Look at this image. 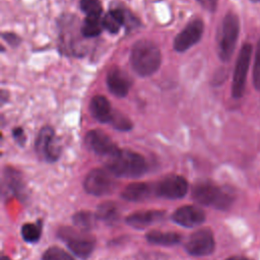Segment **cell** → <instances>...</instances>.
Returning <instances> with one entry per match:
<instances>
[{
    "mask_svg": "<svg viewBox=\"0 0 260 260\" xmlns=\"http://www.w3.org/2000/svg\"><path fill=\"white\" fill-rule=\"evenodd\" d=\"M80 8L87 15H102L100 0H80Z\"/></svg>",
    "mask_w": 260,
    "mask_h": 260,
    "instance_id": "25",
    "label": "cell"
},
{
    "mask_svg": "<svg viewBox=\"0 0 260 260\" xmlns=\"http://www.w3.org/2000/svg\"><path fill=\"white\" fill-rule=\"evenodd\" d=\"M42 260H74V259L65 250L59 247H50L44 252L42 256Z\"/></svg>",
    "mask_w": 260,
    "mask_h": 260,
    "instance_id": "24",
    "label": "cell"
},
{
    "mask_svg": "<svg viewBox=\"0 0 260 260\" xmlns=\"http://www.w3.org/2000/svg\"><path fill=\"white\" fill-rule=\"evenodd\" d=\"M197 1L203 8H205L210 12L215 11L217 7V2H218V0H197Z\"/></svg>",
    "mask_w": 260,
    "mask_h": 260,
    "instance_id": "28",
    "label": "cell"
},
{
    "mask_svg": "<svg viewBox=\"0 0 260 260\" xmlns=\"http://www.w3.org/2000/svg\"><path fill=\"white\" fill-rule=\"evenodd\" d=\"M59 237L67 244L71 252L79 258H87L94 249V240L89 236L71 229H63Z\"/></svg>",
    "mask_w": 260,
    "mask_h": 260,
    "instance_id": "8",
    "label": "cell"
},
{
    "mask_svg": "<svg viewBox=\"0 0 260 260\" xmlns=\"http://www.w3.org/2000/svg\"><path fill=\"white\" fill-rule=\"evenodd\" d=\"M12 134H13V137L15 138V140H16L18 143L22 144V143L24 142L25 136H24V132H23L22 128H20V127L14 128L13 131H12Z\"/></svg>",
    "mask_w": 260,
    "mask_h": 260,
    "instance_id": "29",
    "label": "cell"
},
{
    "mask_svg": "<svg viewBox=\"0 0 260 260\" xmlns=\"http://www.w3.org/2000/svg\"><path fill=\"white\" fill-rule=\"evenodd\" d=\"M152 188L146 183H132L128 185L122 192V197L127 201L137 202L148 198L151 194Z\"/></svg>",
    "mask_w": 260,
    "mask_h": 260,
    "instance_id": "17",
    "label": "cell"
},
{
    "mask_svg": "<svg viewBox=\"0 0 260 260\" xmlns=\"http://www.w3.org/2000/svg\"><path fill=\"white\" fill-rule=\"evenodd\" d=\"M113 176L109 170H91L83 182L85 191L93 196H103L111 193L116 186Z\"/></svg>",
    "mask_w": 260,
    "mask_h": 260,
    "instance_id": "6",
    "label": "cell"
},
{
    "mask_svg": "<svg viewBox=\"0 0 260 260\" xmlns=\"http://www.w3.org/2000/svg\"><path fill=\"white\" fill-rule=\"evenodd\" d=\"M107 86L109 90L118 98L127 95L131 87L129 76L119 68H112L107 74Z\"/></svg>",
    "mask_w": 260,
    "mask_h": 260,
    "instance_id": "14",
    "label": "cell"
},
{
    "mask_svg": "<svg viewBox=\"0 0 260 260\" xmlns=\"http://www.w3.org/2000/svg\"><path fill=\"white\" fill-rule=\"evenodd\" d=\"M86 146L94 153L110 157L119 150L112 139L102 130H90L85 135Z\"/></svg>",
    "mask_w": 260,
    "mask_h": 260,
    "instance_id": "12",
    "label": "cell"
},
{
    "mask_svg": "<svg viewBox=\"0 0 260 260\" xmlns=\"http://www.w3.org/2000/svg\"><path fill=\"white\" fill-rule=\"evenodd\" d=\"M3 39L7 42V43H9V44H11V45H16L17 44V42L19 41V39L17 38V36H15V35H12V34H3Z\"/></svg>",
    "mask_w": 260,
    "mask_h": 260,
    "instance_id": "30",
    "label": "cell"
},
{
    "mask_svg": "<svg viewBox=\"0 0 260 260\" xmlns=\"http://www.w3.org/2000/svg\"><path fill=\"white\" fill-rule=\"evenodd\" d=\"M252 2H254V3H258V2H260V0H251Z\"/></svg>",
    "mask_w": 260,
    "mask_h": 260,
    "instance_id": "33",
    "label": "cell"
},
{
    "mask_svg": "<svg viewBox=\"0 0 260 260\" xmlns=\"http://www.w3.org/2000/svg\"><path fill=\"white\" fill-rule=\"evenodd\" d=\"M173 220L185 228H195L205 220V213L202 209L193 205L182 206L173 213Z\"/></svg>",
    "mask_w": 260,
    "mask_h": 260,
    "instance_id": "13",
    "label": "cell"
},
{
    "mask_svg": "<svg viewBox=\"0 0 260 260\" xmlns=\"http://www.w3.org/2000/svg\"><path fill=\"white\" fill-rule=\"evenodd\" d=\"M165 213L161 211L156 210H149V211H140L130 214L126 218V222L134 228V229H144L152 223L161 220Z\"/></svg>",
    "mask_w": 260,
    "mask_h": 260,
    "instance_id": "16",
    "label": "cell"
},
{
    "mask_svg": "<svg viewBox=\"0 0 260 260\" xmlns=\"http://www.w3.org/2000/svg\"><path fill=\"white\" fill-rule=\"evenodd\" d=\"M192 197L202 205L212 206L222 210L228 209L233 202L231 193L210 182H202L194 186Z\"/></svg>",
    "mask_w": 260,
    "mask_h": 260,
    "instance_id": "4",
    "label": "cell"
},
{
    "mask_svg": "<svg viewBox=\"0 0 260 260\" xmlns=\"http://www.w3.org/2000/svg\"><path fill=\"white\" fill-rule=\"evenodd\" d=\"M35 149L39 157L43 160L56 161L61 153V148L57 142L55 132L50 126L43 127L36 139Z\"/></svg>",
    "mask_w": 260,
    "mask_h": 260,
    "instance_id": "7",
    "label": "cell"
},
{
    "mask_svg": "<svg viewBox=\"0 0 260 260\" xmlns=\"http://www.w3.org/2000/svg\"><path fill=\"white\" fill-rule=\"evenodd\" d=\"M240 32L239 17L229 12L222 18L217 35V53L221 61L228 62L235 51Z\"/></svg>",
    "mask_w": 260,
    "mask_h": 260,
    "instance_id": "3",
    "label": "cell"
},
{
    "mask_svg": "<svg viewBox=\"0 0 260 260\" xmlns=\"http://www.w3.org/2000/svg\"><path fill=\"white\" fill-rule=\"evenodd\" d=\"M204 30V24L201 19H193L191 20L175 38L174 40V49L183 53L189 50L191 47L196 45Z\"/></svg>",
    "mask_w": 260,
    "mask_h": 260,
    "instance_id": "9",
    "label": "cell"
},
{
    "mask_svg": "<svg viewBox=\"0 0 260 260\" xmlns=\"http://www.w3.org/2000/svg\"><path fill=\"white\" fill-rule=\"evenodd\" d=\"M146 239L149 243L160 246H173L181 241V235L173 232L151 231L146 234Z\"/></svg>",
    "mask_w": 260,
    "mask_h": 260,
    "instance_id": "19",
    "label": "cell"
},
{
    "mask_svg": "<svg viewBox=\"0 0 260 260\" xmlns=\"http://www.w3.org/2000/svg\"><path fill=\"white\" fill-rule=\"evenodd\" d=\"M225 260H250V259L247 257H244V256H232V257L226 258Z\"/></svg>",
    "mask_w": 260,
    "mask_h": 260,
    "instance_id": "31",
    "label": "cell"
},
{
    "mask_svg": "<svg viewBox=\"0 0 260 260\" xmlns=\"http://www.w3.org/2000/svg\"><path fill=\"white\" fill-rule=\"evenodd\" d=\"M1 260H10L8 257H6V256H4V257H2V259Z\"/></svg>",
    "mask_w": 260,
    "mask_h": 260,
    "instance_id": "32",
    "label": "cell"
},
{
    "mask_svg": "<svg viewBox=\"0 0 260 260\" xmlns=\"http://www.w3.org/2000/svg\"><path fill=\"white\" fill-rule=\"evenodd\" d=\"M107 170L116 177L138 178L147 170L145 158L132 150L119 149L108 157Z\"/></svg>",
    "mask_w": 260,
    "mask_h": 260,
    "instance_id": "2",
    "label": "cell"
},
{
    "mask_svg": "<svg viewBox=\"0 0 260 260\" xmlns=\"http://www.w3.org/2000/svg\"><path fill=\"white\" fill-rule=\"evenodd\" d=\"M252 51V45L246 43L242 46L240 53L238 55L232 82V95L235 99L242 98L245 92L247 74L249 71Z\"/></svg>",
    "mask_w": 260,
    "mask_h": 260,
    "instance_id": "5",
    "label": "cell"
},
{
    "mask_svg": "<svg viewBox=\"0 0 260 260\" xmlns=\"http://www.w3.org/2000/svg\"><path fill=\"white\" fill-rule=\"evenodd\" d=\"M253 85L255 89L260 91V40L257 43L255 61L253 67Z\"/></svg>",
    "mask_w": 260,
    "mask_h": 260,
    "instance_id": "26",
    "label": "cell"
},
{
    "mask_svg": "<svg viewBox=\"0 0 260 260\" xmlns=\"http://www.w3.org/2000/svg\"><path fill=\"white\" fill-rule=\"evenodd\" d=\"M89 112L91 116L101 123H110L114 115L109 101L104 95H95L91 99Z\"/></svg>",
    "mask_w": 260,
    "mask_h": 260,
    "instance_id": "15",
    "label": "cell"
},
{
    "mask_svg": "<svg viewBox=\"0 0 260 260\" xmlns=\"http://www.w3.org/2000/svg\"><path fill=\"white\" fill-rule=\"evenodd\" d=\"M110 124L120 131H128L132 128V123L126 117L118 113H114Z\"/></svg>",
    "mask_w": 260,
    "mask_h": 260,
    "instance_id": "27",
    "label": "cell"
},
{
    "mask_svg": "<svg viewBox=\"0 0 260 260\" xmlns=\"http://www.w3.org/2000/svg\"><path fill=\"white\" fill-rule=\"evenodd\" d=\"M127 15L122 9L110 10L103 18V26L111 34H117L126 23Z\"/></svg>",
    "mask_w": 260,
    "mask_h": 260,
    "instance_id": "18",
    "label": "cell"
},
{
    "mask_svg": "<svg viewBox=\"0 0 260 260\" xmlns=\"http://www.w3.org/2000/svg\"><path fill=\"white\" fill-rule=\"evenodd\" d=\"M103 19L99 15H87L81 25V35L85 38L98 37L103 30Z\"/></svg>",
    "mask_w": 260,
    "mask_h": 260,
    "instance_id": "20",
    "label": "cell"
},
{
    "mask_svg": "<svg viewBox=\"0 0 260 260\" xmlns=\"http://www.w3.org/2000/svg\"><path fill=\"white\" fill-rule=\"evenodd\" d=\"M95 219H96V215L86 211H79L73 216L74 224L78 226L81 231L90 230L94 225Z\"/></svg>",
    "mask_w": 260,
    "mask_h": 260,
    "instance_id": "22",
    "label": "cell"
},
{
    "mask_svg": "<svg viewBox=\"0 0 260 260\" xmlns=\"http://www.w3.org/2000/svg\"><path fill=\"white\" fill-rule=\"evenodd\" d=\"M130 63L133 70L140 76H149L157 71L161 63L158 47L148 40L134 43L130 53Z\"/></svg>",
    "mask_w": 260,
    "mask_h": 260,
    "instance_id": "1",
    "label": "cell"
},
{
    "mask_svg": "<svg viewBox=\"0 0 260 260\" xmlns=\"http://www.w3.org/2000/svg\"><path fill=\"white\" fill-rule=\"evenodd\" d=\"M41 234H42V228L40 223L28 222V223H24L21 228L22 239L25 242L30 244L37 243L41 238Z\"/></svg>",
    "mask_w": 260,
    "mask_h": 260,
    "instance_id": "21",
    "label": "cell"
},
{
    "mask_svg": "<svg viewBox=\"0 0 260 260\" xmlns=\"http://www.w3.org/2000/svg\"><path fill=\"white\" fill-rule=\"evenodd\" d=\"M96 218L105 221H113L117 218L118 209L115 203L113 202H105L101 204L98 208Z\"/></svg>",
    "mask_w": 260,
    "mask_h": 260,
    "instance_id": "23",
    "label": "cell"
},
{
    "mask_svg": "<svg viewBox=\"0 0 260 260\" xmlns=\"http://www.w3.org/2000/svg\"><path fill=\"white\" fill-rule=\"evenodd\" d=\"M215 241L208 229H201L193 233L186 243V250L193 256H206L213 252Z\"/></svg>",
    "mask_w": 260,
    "mask_h": 260,
    "instance_id": "10",
    "label": "cell"
},
{
    "mask_svg": "<svg viewBox=\"0 0 260 260\" xmlns=\"http://www.w3.org/2000/svg\"><path fill=\"white\" fill-rule=\"evenodd\" d=\"M188 191V182L179 175H171L164 178L155 187V193L167 199L183 198Z\"/></svg>",
    "mask_w": 260,
    "mask_h": 260,
    "instance_id": "11",
    "label": "cell"
}]
</instances>
